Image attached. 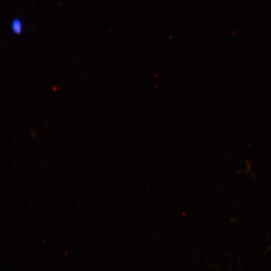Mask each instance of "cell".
I'll return each instance as SVG.
<instances>
[{"label": "cell", "instance_id": "obj_1", "mask_svg": "<svg viewBox=\"0 0 271 271\" xmlns=\"http://www.w3.org/2000/svg\"><path fill=\"white\" fill-rule=\"evenodd\" d=\"M12 30L15 34H21L23 30V24L19 18H15L12 22Z\"/></svg>", "mask_w": 271, "mask_h": 271}]
</instances>
